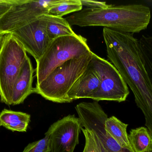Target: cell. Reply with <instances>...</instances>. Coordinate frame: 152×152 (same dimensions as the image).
<instances>
[{
  "label": "cell",
  "mask_w": 152,
  "mask_h": 152,
  "mask_svg": "<svg viewBox=\"0 0 152 152\" xmlns=\"http://www.w3.org/2000/svg\"><path fill=\"white\" fill-rule=\"evenodd\" d=\"M11 34L36 61L42 56L51 42L46 31L45 15L16 29Z\"/></svg>",
  "instance_id": "cell-10"
},
{
  "label": "cell",
  "mask_w": 152,
  "mask_h": 152,
  "mask_svg": "<svg viewBox=\"0 0 152 152\" xmlns=\"http://www.w3.org/2000/svg\"><path fill=\"white\" fill-rule=\"evenodd\" d=\"M30 117L28 113L5 109L0 112V126L12 132H26Z\"/></svg>",
  "instance_id": "cell-13"
},
{
  "label": "cell",
  "mask_w": 152,
  "mask_h": 152,
  "mask_svg": "<svg viewBox=\"0 0 152 152\" xmlns=\"http://www.w3.org/2000/svg\"><path fill=\"white\" fill-rule=\"evenodd\" d=\"M46 31L51 41L64 36L73 35L76 34L66 18L45 15Z\"/></svg>",
  "instance_id": "cell-15"
},
{
  "label": "cell",
  "mask_w": 152,
  "mask_h": 152,
  "mask_svg": "<svg viewBox=\"0 0 152 152\" xmlns=\"http://www.w3.org/2000/svg\"><path fill=\"white\" fill-rule=\"evenodd\" d=\"M128 126V124L121 122L114 116L108 118L104 123V129L106 132L120 146L123 148L132 149L127 132Z\"/></svg>",
  "instance_id": "cell-14"
},
{
  "label": "cell",
  "mask_w": 152,
  "mask_h": 152,
  "mask_svg": "<svg viewBox=\"0 0 152 152\" xmlns=\"http://www.w3.org/2000/svg\"><path fill=\"white\" fill-rule=\"evenodd\" d=\"M134 34L104 27L107 56L120 73L142 111L145 126L152 135V85L143 63L139 41Z\"/></svg>",
  "instance_id": "cell-1"
},
{
  "label": "cell",
  "mask_w": 152,
  "mask_h": 152,
  "mask_svg": "<svg viewBox=\"0 0 152 152\" xmlns=\"http://www.w3.org/2000/svg\"><path fill=\"white\" fill-rule=\"evenodd\" d=\"M90 63L100 81L98 90L90 99L97 102L108 101L120 103L126 101L129 89L116 68L93 52Z\"/></svg>",
  "instance_id": "cell-6"
},
{
  "label": "cell",
  "mask_w": 152,
  "mask_h": 152,
  "mask_svg": "<svg viewBox=\"0 0 152 152\" xmlns=\"http://www.w3.org/2000/svg\"><path fill=\"white\" fill-rule=\"evenodd\" d=\"M152 152V151H151V152Z\"/></svg>",
  "instance_id": "cell-24"
},
{
  "label": "cell",
  "mask_w": 152,
  "mask_h": 152,
  "mask_svg": "<svg viewBox=\"0 0 152 152\" xmlns=\"http://www.w3.org/2000/svg\"><path fill=\"white\" fill-rule=\"evenodd\" d=\"M92 53L69 60L55 68L41 83L36 84L34 93L53 102H71L68 97V92L86 69Z\"/></svg>",
  "instance_id": "cell-3"
},
{
  "label": "cell",
  "mask_w": 152,
  "mask_h": 152,
  "mask_svg": "<svg viewBox=\"0 0 152 152\" xmlns=\"http://www.w3.org/2000/svg\"><path fill=\"white\" fill-rule=\"evenodd\" d=\"M86 38L80 35L64 36L51 41L42 56L36 61V84L42 82L55 68L71 59L91 52Z\"/></svg>",
  "instance_id": "cell-4"
},
{
  "label": "cell",
  "mask_w": 152,
  "mask_h": 152,
  "mask_svg": "<svg viewBox=\"0 0 152 152\" xmlns=\"http://www.w3.org/2000/svg\"><path fill=\"white\" fill-rule=\"evenodd\" d=\"M81 130L86 139L85 148L83 152H102L93 131L82 127H81Z\"/></svg>",
  "instance_id": "cell-19"
},
{
  "label": "cell",
  "mask_w": 152,
  "mask_h": 152,
  "mask_svg": "<svg viewBox=\"0 0 152 152\" xmlns=\"http://www.w3.org/2000/svg\"><path fill=\"white\" fill-rule=\"evenodd\" d=\"M28 56L26 51L11 33L5 35L0 49V98L11 105L13 86Z\"/></svg>",
  "instance_id": "cell-5"
},
{
  "label": "cell",
  "mask_w": 152,
  "mask_h": 152,
  "mask_svg": "<svg viewBox=\"0 0 152 152\" xmlns=\"http://www.w3.org/2000/svg\"><path fill=\"white\" fill-rule=\"evenodd\" d=\"M150 8L142 4L113 5L105 9L85 8L66 18L70 26H103L125 33H140L150 23Z\"/></svg>",
  "instance_id": "cell-2"
},
{
  "label": "cell",
  "mask_w": 152,
  "mask_h": 152,
  "mask_svg": "<svg viewBox=\"0 0 152 152\" xmlns=\"http://www.w3.org/2000/svg\"><path fill=\"white\" fill-rule=\"evenodd\" d=\"M81 127L78 117L75 115L53 124L45 134L49 137L51 152H74L79 144Z\"/></svg>",
  "instance_id": "cell-9"
},
{
  "label": "cell",
  "mask_w": 152,
  "mask_h": 152,
  "mask_svg": "<svg viewBox=\"0 0 152 152\" xmlns=\"http://www.w3.org/2000/svg\"><path fill=\"white\" fill-rule=\"evenodd\" d=\"M65 0H18L0 19V32L10 34L41 16Z\"/></svg>",
  "instance_id": "cell-8"
},
{
  "label": "cell",
  "mask_w": 152,
  "mask_h": 152,
  "mask_svg": "<svg viewBox=\"0 0 152 152\" xmlns=\"http://www.w3.org/2000/svg\"><path fill=\"white\" fill-rule=\"evenodd\" d=\"M82 6L86 7L87 9H105L110 5L108 4L105 2L97 1H88V0H80Z\"/></svg>",
  "instance_id": "cell-21"
},
{
  "label": "cell",
  "mask_w": 152,
  "mask_h": 152,
  "mask_svg": "<svg viewBox=\"0 0 152 152\" xmlns=\"http://www.w3.org/2000/svg\"><path fill=\"white\" fill-rule=\"evenodd\" d=\"M0 127H1V126H0Z\"/></svg>",
  "instance_id": "cell-25"
},
{
  "label": "cell",
  "mask_w": 152,
  "mask_h": 152,
  "mask_svg": "<svg viewBox=\"0 0 152 152\" xmlns=\"http://www.w3.org/2000/svg\"><path fill=\"white\" fill-rule=\"evenodd\" d=\"M138 41L143 63L152 85V36L142 35Z\"/></svg>",
  "instance_id": "cell-17"
},
{
  "label": "cell",
  "mask_w": 152,
  "mask_h": 152,
  "mask_svg": "<svg viewBox=\"0 0 152 152\" xmlns=\"http://www.w3.org/2000/svg\"><path fill=\"white\" fill-rule=\"evenodd\" d=\"M75 109L81 127L93 131L102 152H133L121 147L106 132L104 123L108 116L98 102H81Z\"/></svg>",
  "instance_id": "cell-7"
},
{
  "label": "cell",
  "mask_w": 152,
  "mask_h": 152,
  "mask_svg": "<svg viewBox=\"0 0 152 152\" xmlns=\"http://www.w3.org/2000/svg\"><path fill=\"white\" fill-rule=\"evenodd\" d=\"M35 71L31 60L28 56L13 86L11 105L22 104L28 96L34 93L33 83Z\"/></svg>",
  "instance_id": "cell-11"
},
{
  "label": "cell",
  "mask_w": 152,
  "mask_h": 152,
  "mask_svg": "<svg viewBox=\"0 0 152 152\" xmlns=\"http://www.w3.org/2000/svg\"><path fill=\"white\" fill-rule=\"evenodd\" d=\"M18 0H0V19Z\"/></svg>",
  "instance_id": "cell-22"
},
{
  "label": "cell",
  "mask_w": 152,
  "mask_h": 152,
  "mask_svg": "<svg viewBox=\"0 0 152 152\" xmlns=\"http://www.w3.org/2000/svg\"><path fill=\"white\" fill-rule=\"evenodd\" d=\"M23 152H51L50 141L48 136L36 142L29 144Z\"/></svg>",
  "instance_id": "cell-20"
},
{
  "label": "cell",
  "mask_w": 152,
  "mask_h": 152,
  "mask_svg": "<svg viewBox=\"0 0 152 152\" xmlns=\"http://www.w3.org/2000/svg\"><path fill=\"white\" fill-rule=\"evenodd\" d=\"M5 35H4V34H2V33L0 32V49H1L2 45L4 41Z\"/></svg>",
  "instance_id": "cell-23"
},
{
  "label": "cell",
  "mask_w": 152,
  "mask_h": 152,
  "mask_svg": "<svg viewBox=\"0 0 152 152\" xmlns=\"http://www.w3.org/2000/svg\"><path fill=\"white\" fill-rule=\"evenodd\" d=\"M128 138L134 152L152 151V137L147 128L141 127L131 129Z\"/></svg>",
  "instance_id": "cell-16"
},
{
  "label": "cell",
  "mask_w": 152,
  "mask_h": 152,
  "mask_svg": "<svg viewBox=\"0 0 152 152\" xmlns=\"http://www.w3.org/2000/svg\"><path fill=\"white\" fill-rule=\"evenodd\" d=\"M83 9L80 0H65L62 3L50 9L48 15L55 17H62L63 16L79 12Z\"/></svg>",
  "instance_id": "cell-18"
},
{
  "label": "cell",
  "mask_w": 152,
  "mask_h": 152,
  "mask_svg": "<svg viewBox=\"0 0 152 152\" xmlns=\"http://www.w3.org/2000/svg\"><path fill=\"white\" fill-rule=\"evenodd\" d=\"M100 85L99 78L93 69L90 62L84 73L78 79L68 93L71 102L83 98L90 99Z\"/></svg>",
  "instance_id": "cell-12"
}]
</instances>
